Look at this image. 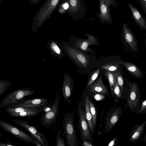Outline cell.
I'll return each mask as SVG.
<instances>
[{
  "label": "cell",
  "mask_w": 146,
  "mask_h": 146,
  "mask_svg": "<svg viewBox=\"0 0 146 146\" xmlns=\"http://www.w3.org/2000/svg\"><path fill=\"white\" fill-rule=\"evenodd\" d=\"M62 45L65 54L84 74H87L96 67V57L75 48L70 43L63 41Z\"/></svg>",
  "instance_id": "1"
},
{
  "label": "cell",
  "mask_w": 146,
  "mask_h": 146,
  "mask_svg": "<svg viewBox=\"0 0 146 146\" xmlns=\"http://www.w3.org/2000/svg\"><path fill=\"white\" fill-rule=\"evenodd\" d=\"M35 92L28 88L19 89L9 93L0 102V109L13 107L20 104L25 97Z\"/></svg>",
  "instance_id": "2"
},
{
  "label": "cell",
  "mask_w": 146,
  "mask_h": 146,
  "mask_svg": "<svg viewBox=\"0 0 146 146\" xmlns=\"http://www.w3.org/2000/svg\"><path fill=\"white\" fill-rule=\"evenodd\" d=\"M62 128L68 146H78L77 134L73 112L66 113L63 117Z\"/></svg>",
  "instance_id": "3"
},
{
  "label": "cell",
  "mask_w": 146,
  "mask_h": 146,
  "mask_svg": "<svg viewBox=\"0 0 146 146\" xmlns=\"http://www.w3.org/2000/svg\"><path fill=\"white\" fill-rule=\"evenodd\" d=\"M84 35L88 38L84 39L75 36H70L68 38L69 43L75 48L83 51L96 54V51L89 46L94 45H100V44L98 41L97 38L94 35L87 33H84Z\"/></svg>",
  "instance_id": "4"
},
{
  "label": "cell",
  "mask_w": 146,
  "mask_h": 146,
  "mask_svg": "<svg viewBox=\"0 0 146 146\" xmlns=\"http://www.w3.org/2000/svg\"><path fill=\"white\" fill-rule=\"evenodd\" d=\"M122 61L120 55L101 56L96 61V67L102 70L115 72L121 69L122 65L120 63Z\"/></svg>",
  "instance_id": "5"
},
{
  "label": "cell",
  "mask_w": 146,
  "mask_h": 146,
  "mask_svg": "<svg viewBox=\"0 0 146 146\" xmlns=\"http://www.w3.org/2000/svg\"><path fill=\"white\" fill-rule=\"evenodd\" d=\"M98 12H96V16L102 24L113 23L110 8L111 6L116 8L117 3L116 0H98Z\"/></svg>",
  "instance_id": "6"
},
{
  "label": "cell",
  "mask_w": 146,
  "mask_h": 146,
  "mask_svg": "<svg viewBox=\"0 0 146 146\" xmlns=\"http://www.w3.org/2000/svg\"><path fill=\"white\" fill-rule=\"evenodd\" d=\"M121 34V42L127 50L132 52H137L138 45L133 33L128 24L124 22Z\"/></svg>",
  "instance_id": "7"
},
{
  "label": "cell",
  "mask_w": 146,
  "mask_h": 146,
  "mask_svg": "<svg viewBox=\"0 0 146 146\" xmlns=\"http://www.w3.org/2000/svg\"><path fill=\"white\" fill-rule=\"evenodd\" d=\"M0 127L7 132L25 142L35 144L36 140L18 127L0 118Z\"/></svg>",
  "instance_id": "8"
},
{
  "label": "cell",
  "mask_w": 146,
  "mask_h": 146,
  "mask_svg": "<svg viewBox=\"0 0 146 146\" xmlns=\"http://www.w3.org/2000/svg\"><path fill=\"white\" fill-rule=\"evenodd\" d=\"M11 121L23 127L31 136L37 140L42 146H48V141L44 135L35 127L30 125L28 122L17 119H12Z\"/></svg>",
  "instance_id": "9"
},
{
  "label": "cell",
  "mask_w": 146,
  "mask_h": 146,
  "mask_svg": "<svg viewBox=\"0 0 146 146\" xmlns=\"http://www.w3.org/2000/svg\"><path fill=\"white\" fill-rule=\"evenodd\" d=\"M60 100V96H57L54 98L50 110L42 114L40 122L44 126L49 127L52 125H55L58 111Z\"/></svg>",
  "instance_id": "10"
},
{
  "label": "cell",
  "mask_w": 146,
  "mask_h": 146,
  "mask_svg": "<svg viewBox=\"0 0 146 146\" xmlns=\"http://www.w3.org/2000/svg\"><path fill=\"white\" fill-rule=\"evenodd\" d=\"M127 97V104L131 111L135 110L140 101V94L136 83L131 82Z\"/></svg>",
  "instance_id": "11"
},
{
  "label": "cell",
  "mask_w": 146,
  "mask_h": 146,
  "mask_svg": "<svg viewBox=\"0 0 146 146\" xmlns=\"http://www.w3.org/2000/svg\"><path fill=\"white\" fill-rule=\"evenodd\" d=\"M79 118V128L82 139L92 140L91 133L86 118L85 112L79 106L78 109Z\"/></svg>",
  "instance_id": "12"
},
{
  "label": "cell",
  "mask_w": 146,
  "mask_h": 146,
  "mask_svg": "<svg viewBox=\"0 0 146 146\" xmlns=\"http://www.w3.org/2000/svg\"><path fill=\"white\" fill-rule=\"evenodd\" d=\"M48 100L45 98H34L25 99L20 104L14 107L21 106L26 108H35L41 111L43 109L47 106Z\"/></svg>",
  "instance_id": "13"
},
{
  "label": "cell",
  "mask_w": 146,
  "mask_h": 146,
  "mask_svg": "<svg viewBox=\"0 0 146 146\" xmlns=\"http://www.w3.org/2000/svg\"><path fill=\"white\" fill-rule=\"evenodd\" d=\"M74 88V80L71 76L67 73L63 76V83L62 88L63 96L65 101L70 104L71 97Z\"/></svg>",
  "instance_id": "14"
},
{
  "label": "cell",
  "mask_w": 146,
  "mask_h": 146,
  "mask_svg": "<svg viewBox=\"0 0 146 146\" xmlns=\"http://www.w3.org/2000/svg\"><path fill=\"white\" fill-rule=\"evenodd\" d=\"M131 13L132 17L140 30H146V20L140 11L133 5L127 1Z\"/></svg>",
  "instance_id": "15"
},
{
  "label": "cell",
  "mask_w": 146,
  "mask_h": 146,
  "mask_svg": "<svg viewBox=\"0 0 146 146\" xmlns=\"http://www.w3.org/2000/svg\"><path fill=\"white\" fill-rule=\"evenodd\" d=\"M47 47L52 56L59 59H62L64 56V52L62 44L53 39L48 42Z\"/></svg>",
  "instance_id": "16"
},
{
  "label": "cell",
  "mask_w": 146,
  "mask_h": 146,
  "mask_svg": "<svg viewBox=\"0 0 146 146\" xmlns=\"http://www.w3.org/2000/svg\"><path fill=\"white\" fill-rule=\"evenodd\" d=\"M122 112L121 107L116 108L108 117L105 123V132L108 133L111 131L113 127L119 120Z\"/></svg>",
  "instance_id": "17"
},
{
  "label": "cell",
  "mask_w": 146,
  "mask_h": 146,
  "mask_svg": "<svg viewBox=\"0 0 146 146\" xmlns=\"http://www.w3.org/2000/svg\"><path fill=\"white\" fill-rule=\"evenodd\" d=\"M89 87L91 92L96 94L108 95L109 92L107 86L104 84L101 74Z\"/></svg>",
  "instance_id": "18"
},
{
  "label": "cell",
  "mask_w": 146,
  "mask_h": 146,
  "mask_svg": "<svg viewBox=\"0 0 146 146\" xmlns=\"http://www.w3.org/2000/svg\"><path fill=\"white\" fill-rule=\"evenodd\" d=\"M146 125V121H145L134 126L129 134V142L133 143L138 141L141 139Z\"/></svg>",
  "instance_id": "19"
},
{
  "label": "cell",
  "mask_w": 146,
  "mask_h": 146,
  "mask_svg": "<svg viewBox=\"0 0 146 146\" xmlns=\"http://www.w3.org/2000/svg\"><path fill=\"white\" fill-rule=\"evenodd\" d=\"M120 63L125 67L127 72L132 76L139 79L143 78V72L135 64L131 62H126L123 60Z\"/></svg>",
  "instance_id": "20"
},
{
  "label": "cell",
  "mask_w": 146,
  "mask_h": 146,
  "mask_svg": "<svg viewBox=\"0 0 146 146\" xmlns=\"http://www.w3.org/2000/svg\"><path fill=\"white\" fill-rule=\"evenodd\" d=\"M88 96H86L85 97V115L90 130L92 134H94V128L92 121V115L90 110L88 100Z\"/></svg>",
  "instance_id": "21"
},
{
  "label": "cell",
  "mask_w": 146,
  "mask_h": 146,
  "mask_svg": "<svg viewBox=\"0 0 146 146\" xmlns=\"http://www.w3.org/2000/svg\"><path fill=\"white\" fill-rule=\"evenodd\" d=\"M100 73L106 78L110 87L112 96L114 97L113 90L115 80V72L101 70Z\"/></svg>",
  "instance_id": "22"
},
{
  "label": "cell",
  "mask_w": 146,
  "mask_h": 146,
  "mask_svg": "<svg viewBox=\"0 0 146 146\" xmlns=\"http://www.w3.org/2000/svg\"><path fill=\"white\" fill-rule=\"evenodd\" d=\"M41 112L39 110L26 111L18 112H9L11 116L17 117H28L34 116Z\"/></svg>",
  "instance_id": "23"
},
{
  "label": "cell",
  "mask_w": 146,
  "mask_h": 146,
  "mask_svg": "<svg viewBox=\"0 0 146 146\" xmlns=\"http://www.w3.org/2000/svg\"><path fill=\"white\" fill-rule=\"evenodd\" d=\"M101 70L100 68H96L87 74L88 78L87 88H88L97 79L100 73Z\"/></svg>",
  "instance_id": "24"
},
{
  "label": "cell",
  "mask_w": 146,
  "mask_h": 146,
  "mask_svg": "<svg viewBox=\"0 0 146 146\" xmlns=\"http://www.w3.org/2000/svg\"><path fill=\"white\" fill-rule=\"evenodd\" d=\"M34 110L41 111L35 108H26L21 106L13 107L6 108L4 110L5 112H18Z\"/></svg>",
  "instance_id": "25"
},
{
  "label": "cell",
  "mask_w": 146,
  "mask_h": 146,
  "mask_svg": "<svg viewBox=\"0 0 146 146\" xmlns=\"http://www.w3.org/2000/svg\"><path fill=\"white\" fill-rule=\"evenodd\" d=\"M115 80L117 81L121 92H123L124 82L123 77L120 70L115 72Z\"/></svg>",
  "instance_id": "26"
},
{
  "label": "cell",
  "mask_w": 146,
  "mask_h": 146,
  "mask_svg": "<svg viewBox=\"0 0 146 146\" xmlns=\"http://www.w3.org/2000/svg\"><path fill=\"white\" fill-rule=\"evenodd\" d=\"M88 100L90 110L92 115V121L94 128H95L96 125L97 119L96 110L94 104L92 101L89 99L88 97Z\"/></svg>",
  "instance_id": "27"
},
{
  "label": "cell",
  "mask_w": 146,
  "mask_h": 146,
  "mask_svg": "<svg viewBox=\"0 0 146 146\" xmlns=\"http://www.w3.org/2000/svg\"><path fill=\"white\" fill-rule=\"evenodd\" d=\"M114 96H115L117 98H120L121 96V92L117 83L115 80L114 87L113 90Z\"/></svg>",
  "instance_id": "28"
},
{
  "label": "cell",
  "mask_w": 146,
  "mask_h": 146,
  "mask_svg": "<svg viewBox=\"0 0 146 146\" xmlns=\"http://www.w3.org/2000/svg\"><path fill=\"white\" fill-rule=\"evenodd\" d=\"M56 145V146H65L64 139L61 136L60 131L58 132L57 134Z\"/></svg>",
  "instance_id": "29"
},
{
  "label": "cell",
  "mask_w": 146,
  "mask_h": 146,
  "mask_svg": "<svg viewBox=\"0 0 146 146\" xmlns=\"http://www.w3.org/2000/svg\"><path fill=\"white\" fill-rule=\"evenodd\" d=\"M138 2L144 12L146 14V0H137Z\"/></svg>",
  "instance_id": "30"
},
{
  "label": "cell",
  "mask_w": 146,
  "mask_h": 146,
  "mask_svg": "<svg viewBox=\"0 0 146 146\" xmlns=\"http://www.w3.org/2000/svg\"><path fill=\"white\" fill-rule=\"evenodd\" d=\"M9 85L0 83V96L4 94L7 90Z\"/></svg>",
  "instance_id": "31"
},
{
  "label": "cell",
  "mask_w": 146,
  "mask_h": 146,
  "mask_svg": "<svg viewBox=\"0 0 146 146\" xmlns=\"http://www.w3.org/2000/svg\"><path fill=\"white\" fill-rule=\"evenodd\" d=\"M146 100L145 99L141 103V105L139 109V112L142 113L144 111L146 110Z\"/></svg>",
  "instance_id": "32"
},
{
  "label": "cell",
  "mask_w": 146,
  "mask_h": 146,
  "mask_svg": "<svg viewBox=\"0 0 146 146\" xmlns=\"http://www.w3.org/2000/svg\"><path fill=\"white\" fill-rule=\"evenodd\" d=\"M105 96L102 94H97L94 96V98L97 101H101L105 98Z\"/></svg>",
  "instance_id": "33"
},
{
  "label": "cell",
  "mask_w": 146,
  "mask_h": 146,
  "mask_svg": "<svg viewBox=\"0 0 146 146\" xmlns=\"http://www.w3.org/2000/svg\"><path fill=\"white\" fill-rule=\"evenodd\" d=\"M0 146H15L11 141H7L6 143L0 142Z\"/></svg>",
  "instance_id": "34"
},
{
  "label": "cell",
  "mask_w": 146,
  "mask_h": 146,
  "mask_svg": "<svg viewBox=\"0 0 146 146\" xmlns=\"http://www.w3.org/2000/svg\"><path fill=\"white\" fill-rule=\"evenodd\" d=\"M116 137H114L112 139L109 143L108 144V146H113L115 145V142H116V140L117 139Z\"/></svg>",
  "instance_id": "35"
},
{
  "label": "cell",
  "mask_w": 146,
  "mask_h": 146,
  "mask_svg": "<svg viewBox=\"0 0 146 146\" xmlns=\"http://www.w3.org/2000/svg\"><path fill=\"white\" fill-rule=\"evenodd\" d=\"M80 144L84 146H92L93 145L92 144L86 141H84L82 143Z\"/></svg>",
  "instance_id": "36"
},
{
  "label": "cell",
  "mask_w": 146,
  "mask_h": 146,
  "mask_svg": "<svg viewBox=\"0 0 146 146\" xmlns=\"http://www.w3.org/2000/svg\"><path fill=\"white\" fill-rule=\"evenodd\" d=\"M71 5L73 6H75L77 4L76 0H70Z\"/></svg>",
  "instance_id": "37"
},
{
  "label": "cell",
  "mask_w": 146,
  "mask_h": 146,
  "mask_svg": "<svg viewBox=\"0 0 146 146\" xmlns=\"http://www.w3.org/2000/svg\"><path fill=\"white\" fill-rule=\"evenodd\" d=\"M58 0H52L51 3L52 5H55L58 3Z\"/></svg>",
  "instance_id": "38"
},
{
  "label": "cell",
  "mask_w": 146,
  "mask_h": 146,
  "mask_svg": "<svg viewBox=\"0 0 146 146\" xmlns=\"http://www.w3.org/2000/svg\"><path fill=\"white\" fill-rule=\"evenodd\" d=\"M68 4L67 3L64 4L63 5V7L65 9H67L68 8Z\"/></svg>",
  "instance_id": "39"
},
{
  "label": "cell",
  "mask_w": 146,
  "mask_h": 146,
  "mask_svg": "<svg viewBox=\"0 0 146 146\" xmlns=\"http://www.w3.org/2000/svg\"><path fill=\"white\" fill-rule=\"evenodd\" d=\"M2 136V135L1 133H0V137Z\"/></svg>",
  "instance_id": "40"
}]
</instances>
